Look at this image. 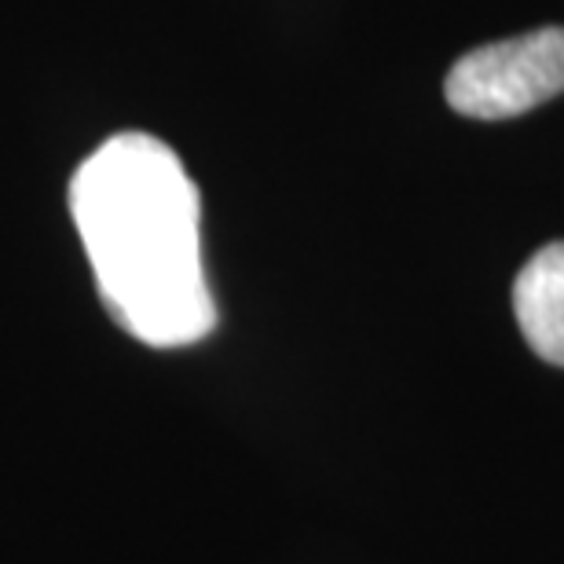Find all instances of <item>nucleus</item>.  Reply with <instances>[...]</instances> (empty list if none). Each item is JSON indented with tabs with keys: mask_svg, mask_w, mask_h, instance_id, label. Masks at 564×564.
<instances>
[{
	"mask_svg": "<svg viewBox=\"0 0 564 564\" xmlns=\"http://www.w3.org/2000/svg\"><path fill=\"white\" fill-rule=\"evenodd\" d=\"M70 217L110 319L151 348H187L217 326L202 261V198L169 143L118 132L77 165Z\"/></svg>",
	"mask_w": 564,
	"mask_h": 564,
	"instance_id": "obj_1",
	"label": "nucleus"
},
{
	"mask_svg": "<svg viewBox=\"0 0 564 564\" xmlns=\"http://www.w3.org/2000/svg\"><path fill=\"white\" fill-rule=\"evenodd\" d=\"M513 312L535 356L564 367V242L543 246L521 268L513 282Z\"/></svg>",
	"mask_w": 564,
	"mask_h": 564,
	"instance_id": "obj_3",
	"label": "nucleus"
},
{
	"mask_svg": "<svg viewBox=\"0 0 564 564\" xmlns=\"http://www.w3.org/2000/svg\"><path fill=\"white\" fill-rule=\"evenodd\" d=\"M564 93V26H543L473 48L447 74L444 96L466 118L502 121Z\"/></svg>",
	"mask_w": 564,
	"mask_h": 564,
	"instance_id": "obj_2",
	"label": "nucleus"
}]
</instances>
